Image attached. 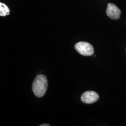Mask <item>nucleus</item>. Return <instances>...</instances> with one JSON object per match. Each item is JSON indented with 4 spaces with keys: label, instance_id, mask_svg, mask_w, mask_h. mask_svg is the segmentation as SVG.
<instances>
[{
    "label": "nucleus",
    "instance_id": "obj_1",
    "mask_svg": "<svg viewBox=\"0 0 126 126\" xmlns=\"http://www.w3.org/2000/svg\"><path fill=\"white\" fill-rule=\"evenodd\" d=\"M48 81L45 75L40 74L36 77L32 85V90L35 96L41 98L44 96L47 89Z\"/></svg>",
    "mask_w": 126,
    "mask_h": 126
},
{
    "label": "nucleus",
    "instance_id": "obj_2",
    "mask_svg": "<svg viewBox=\"0 0 126 126\" xmlns=\"http://www.w3.org/2000/svg\"><path fill=\"white\" fill-rule=\"evenodd\" d=\"M75 49L80 54L85 56H90L94 53L93 46L86 42H79L75 44Z\"/></svg>",
    "mask_w": 126,
    "mask_h": 126
},
{
    "label": "nucleus",
    "instance_id": "obj_3",
    "mask_svg": "<svg viewBox=\"0 0 126 126\" xmlns=\"http://www.w3.org/2000/svg\"><path fill=\"white\" fill-rule=\"evenodd\" d=\"M99 99V95L94 91H87L83 93L81 96V101L86 104L94 103Z\"/></svg>",
    "mask_w": 126,
    "mask_h": 126
},
{
    "label": "nucleus",
    "instance_id": "obj_4",
    "mask_svg": "<svg viewBox=\"0 0 126 126\" xmlns=\"http://www.w3.org/2000/svg\"><path fill=\"white\" fill-rule=\"evenodd\" d=\"M106 13L109 18L113 20H118L120 18L121 11L115 5L109 3L108 5Z\"/></svg>",
    "mask_w": 126,
    "mask_h": 126
},
{
    "label": "nucleus",
    "instance_id": "obj_5",
    "mask_svg": "<svg viewBox=\"0 0 126 126\" xmlns=\"http://www.w3.org/2000/svg\"><path fill=\"white\" fill-rule=\"evenodd\" d=\"M10 13V10L8 7L1 2L0 3V16H4L9 15Z\"/></svg>",
    "mask_w": 126,
    "mask_h": 126
},
{
    "label": "nucleus",
    "instance_id": "obj_6",
    "mask_svg": "<svg viewBox=\"0 0 126 126\" xmlns=\"http://www.w3.org/2000/svg\"><path fill=\"white\" fill-rule=\"evenodd\" d=\"M49 124H44L42 125H40V126H50Z\"/></svg>",
    "mask_w": 126,
    "mask_h": 126
},
{
    "label": "nucleus",
    "instance_id": "obj_7",
    "mask_svg": "<svg viewBox=\"0 0 126 126\" xmlns=\"http://www.w3.org/2000/svg\"></svg>",
    "mask_w": 126,
    "mask_h": 126
}]
</instances>
